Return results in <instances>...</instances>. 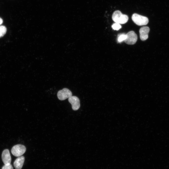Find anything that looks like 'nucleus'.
Wrapping results in <instances>:
<instances>
[{
    "label": "nucleus",
    "instance_id": "nucleus-8",
    "mask_svg": "<svg viewBox=\"0 0 169 169\" xmlns=\"http://www.w3.org/2000/svg\"><path fill=\"white\" fill-rule=\"evenodd\" d=\"M149 31L150 28L147 26H143L140 28L139 33L140 38L141 40L145 41L148 38Z\"/></svg>",
    "mask_w": 169,
    "mask_h": 169
},
{
    "label": "nucleus",
    "instance_id": "nucleus-13",
    "mask_svg": "<svg viewBox=\"0 0 169 169\" xmlns=\"http://www.w3.org/2000/svg\"><path fill=\"white\" fill-rule=\"evenodd\" d=\"M2 169H13V168L12 165L11 164H10L8 165H4L2 167Z\"/></svg>",
    "mask_w": 169,
    "mask_h": 169
},
{
    "label": "nucleus",
    "instance_id": "nucleus-10",
    "mask_svg": "<svg viewBox=\"0 0 169 169\" xmlns=\"http://www.w3.org/2000/svg\"><path fill=\"white\" fill-rule=\"evenodd\" d=\"M126 38V34L124 33L120 34L118 35L117 41L119 43H120L124 41Z\"/></svg>",
    "mask_w": 169,
    "mask_h": 169
},
{
    "label": "nucleus",
    "instance_id": "nucleus-6",
    "mask_svg": "<svg viewBox=\"0 0 169 169\" xmlns=\"http://www.w3.org/2000/svg\"><path fill=\"white\" fill-rule=\"evenodd\" d=\"M68 101L72 105V109L74 110H78L80 107V100L76 96H72L68 98Z\"/></svg>",
    "mask_w": 169,
    "mask_h": 169
},
{
    "label": "nucleus",
    "instance_id": "nucleus-12",
    "mask_svg": "<svg viewBox=\"0 0 169 169\" xmlns=\"http://www.w3.org/2000/svg\"><path fill=\"white\" fill-rule=\"evenodd\" d=\"M111 27L114 30H118L121 28V26L120 24L115 23L112 25Z\"/></svg>",
    "mask_w": 169,
    "mask_h": 169
},
{
    "label": "nucleus",
    "instance_id": "nucleus-7",
    "mask_svg": "<svg viewBox=\"0 0 169 169\" xmlns=\"http://www.w3.org/2000/svg\"><path fill=\"white\" fill-rule=\"evenodd\" d=\"M2 158L4 165H8L10 164L11 158L9 151L8 149H5L3 151Z\"/></svg>",
    "mask_w": 169,
    "mask_h": 169
},
{
    "label": "nucleus",
    "instance_id": "nucleus-9",
    "mask_svg": "<svg viewBox=\"0 0 169 169\" xmlns=\"http://www.w3.org/2000/svg\"><path fill=\"white\" fill-rule=\"evenodd\" d=\"M23 156H20L14 161L13 165L16 169H21L23 167L24 161Z\"/></svg>",
    "mask_w": 169,
    "mask_h": 169
},
{
    "label": "nucleus",
    "instance_id": "nucleus-3",
    "mask_svg": "<svg viewBox=\"0 0 169 169\" xmlns=\"http://www.w3.org/2000/svg\"><path fill=\"white\" fill-rule=\"evenodd\" d=\"M26 150V148L24 145L18 144L13 147L11 151L13 155L18 157L23 155L25 152Z\"/></svg>",
    "mask_w": 169,
    "mask_h": 169
},
{
    "label": "nucleus",
    "instance_id": "nucleus-2",
    "mask_svg": "<svg viewBox=\"0 0 169 169\" xmlns=\"http://www.w3.org/2000/svg\"><path fill=\"white\" fill-rule=\"evenodd\" d=\"M131 18L133 22L139 26L146 25L149 22L148 19L147 17L136 13L132 15Z\"/></svg>",
    "mask_w": 169,
    "mask_h": 169
},
{
    "label": "nucleus",
    "instance_id": "nucleus-1",
    "mask_svg": "<svg viewBox=\"0 0 169 169\" xmlns=\"http://www.w3.org/2000/svg\"><path fill=\"white\" fill-rule=\"evenodd\" d=\"M112 19L116 23L123 24L128 21V17L126 15L122 14L120 11L116 10L112 14Z\"/></svg>",
    "mask_w": 169,
    "mask_h": 169
},
{
    "label": "nucleus",
    "instance_id": "nucleus-11",
    "mask_svg": "<svg viewBox=\"0 0 169 169\" xmlns=\"http://www.w3.org/2000/svg\"><path fill=\"white\" fill-rule=\"evenodd\" d=\"M7 28L4 26H0V38L3 37L6 33Z\"/></svg>",
    "mask_w": 169,
    "mask_h": 169
},
{
    "label": "nucleus",
    "instance_id": "nucleus-14",
    "mask_svg": "<svg viewBox=\"0 0 169 169\" xmlns=\"http://www.w3.org/2000/svg\"><path fill=\"white\" fill-rule=\"evenodd\" d=\"M3 23V19L0 18V25L2 24Z\"/></svg>",
    "mask_w": 169,
    "mask_h": 169
},
{
    "label": "nucleus",
    "instance_id": "nucleus-5",
    "mask_svg": "<svg viewBox=\"0 0 169 169\" xmlns=\"http://www.w3.org/2000/svg\"><path fill=\"white\" fill-rule=\"evenodd\" d=\"M72 96L71 91L66 88L59 90L57 93V97L59 100H63Z\"/></svg>",
    "mask_w": 169,
    "mask_h": 169
},
{
    "label": "nucleus",
    "instance_id": "nucleus-4",
    "mask_svg": "<svg viewBox=\"0 0 169 169\" xmlns=\"http://www.w3.org/2000/svg\"><path fill=\"white\" fill-rule=\"evenodd\" d=\"M126 38L124 42L128 44L132 45L135 44L137 40V36L135 33L131 31L126 34Z\"/></svg>",
    "mask_w": 169,
    "mask_h": 169
}]
</instances>
